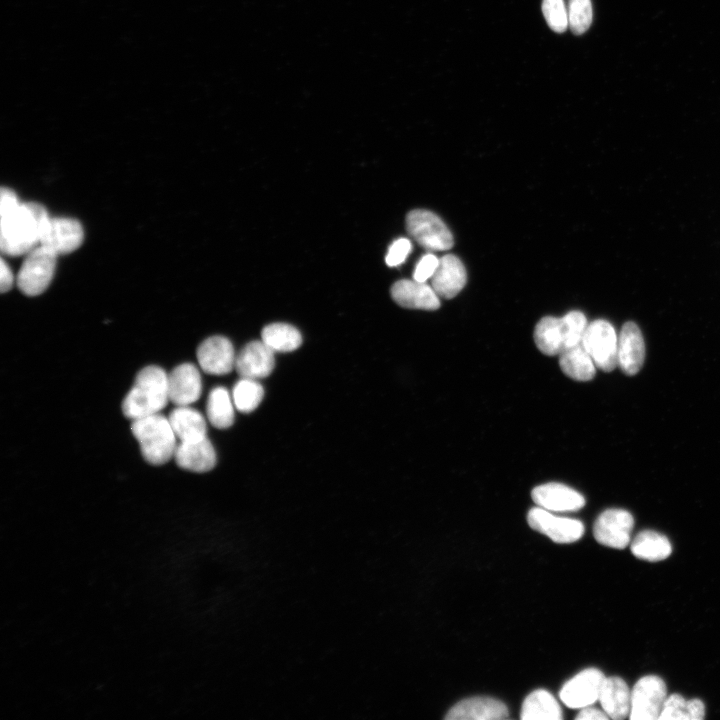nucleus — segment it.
I'll return each instance as SVG.
<instances>
[{
	"instance_id": "nucleus-10",
	"label": "nucleus",
	"mask_w": 720,
	"mask_h": 720,
	"mask_svg": "<svg viewBox=\"0 0 720 720\" xmlns=\"http://www.w3.org/2000/svg\"><path fill=\"white\" fill-rule=\"evenodd\" d=\"M634 526L633 516L624 509H607L594 524V537L598 543L616 549L625 548L630 542Z\"/></svg>"
},
{
	"instance_id": "nucleus-15",
	"label": "nucleus",
	"mask_w": 720,
	"mask_h": 720,
	"mask_svg": "<svg viewBox=\"0 0 720 720\" xmlns=\"http://www.w3.org/2000/svg\"><path fill=\"white\" fill-rule=\"evenodd\" d=\"M169 398L176 406H189L196 402L202 392V378L198 368L183 363L168 374Z\"/></svg>"
},
{
	"instance_id": "nucleus-7",
	"label": "nucleus",
	"mask_w": 720,
	"mask_h": 720,
	"mask_svg": "<svg viewBox=\"0 0 720 720\" xmlns=\"http://www.w3.org/2000/svg\"><path fill=\"white\" fill-rule=\"evenodd\" d=\"M581 345L597 368L610 372L618 365V337L612 324L597 319L587 325Z\"/></svg>"
},
{
	"instance_id": "nucleus-32",
	"label": "nucleus",
	"mask_w": 720,
	"mask_h": 720,
	"mask_svg": "<svg viewBox=\"0 0 720 720\" xmlns=\"http://www.w3.org/2000/svg\"><path fill=\"white\" fill-rule=\"evenodd\" d=\"M542 12L549 27L557 32H564L569 26L568 10L564 0H543Z\"/></svg>"
},
{
	"instance_id": "nucleus-3",
	"label": "nucleus",
	"mask_w": 720,
	"mask_h": 720,
	"mask_svg": "<svg viewBox=\"0 0 720 720\" xmlns=\"http://www.w3.org/2000/svg\"><path fill=\"white\" fill-rule=\"evenodd\" d=\"M587 319L580 311H570L561 318L546 316L535 326L534 341L545 355H560L566 349L581 344Z\"/></svg>"
},
{
	"instance_id": "nucleus-9",
	"label": "nucleus",
	"mask_w": 720,
	"mask_h": 720,
	"mask_svg": "<svg viewBox=\"0 0 720 720\" xmlns=\"http://www.w3.org/2000/svg\"><path fill=\"white\" fill-rule=\"evenodd\" d=\"M527 521L533 530L546 535L556 543L575 542L582 537L585 530L581 521L556 516L539 506L529 510Z\"/></svg>"
},
{
	"instance_id": "nucleus-6",
	"label": "nucleus",
	"mask_w": 720,
	"mask_h": 720,
	"mask_svg": "<svg viewBox=\"0 0 720 720\" xmlns=\"http://www.w3.org/2000/svg\"><path fill=\"white\" fill-rule=\"evenodd\" d=\"M408 234L423 248L430 251H444L454 244L453 235L446 224L435 213L416 209L407 214Z\"/></svg>"
},
{
	"instance_id": "nucleus-33",
	"label": "nucleus",
	"mask_w": 720,
	"mask_h": 720,
	"mask_svg": "<svg viewBox=\"0 0 720 720\" xmlns=\"http://www.w3.org/2000/svg\"><path fill=\"white\" fill-rule=\"evenodd\" d=\"M412 248L411 242L407 238L396 239L388 249L385 257L386 264L390 267L398 266L403 263Z\"/></svg>"
},
{
	"instance_id": "nucleus-17",
	"label": "nucleus",
	"mask_w": 720,
	"mask_h": 720,
	"mask_svg": "<svg viewBox=\"0 0 720 720\" xmlns=\"http://www.w3.org/2000/svg\"><path fill=\"white\" fill-rule=\"evenodd\" d=\"M393 300L409 309L436 310L440 307L438 294L426 282L402 279L391 287Z\"/></svg>"
},
{
	"instance_id": "nucleus-18",
	"label": "nucleus",
	"mask_w": 720,
	"mask_h": 720,
	"mask_svg": "<svg viewBox=\"0 0 720 720\" xmlns=\"http://www.w3.org/2000/svg\"><path fill=\"white\" fill-rule=\"evenodd\" d=\"M645 359V343L639 327L626 322L618 337V366L627 375H635Z\"/></svg>"
},
{
	"instance_id": "nucleus-34",
	"label": "nucleus",
	"mask_w": 720,
	"mask_h": 720,
	"mask_svg": "<svg viewBox=\"0 0 720 720\" xmlns=\"http://www.w3.org/2000/svg\"><path fill=\"white\" fill-rule=\"evenodd\" d=\"M439 264V259L432 253L424 254L417 262L413 279L419 282H426L431 279Z\"/></svg>"
},
{
	"instance_id": "nucleus-1",
	"label": "nucleus",
	"mask_w": 720,
	"mask_h": 720,
	"mask_svg": "<svg viewBox=\"0 0 720 720\" xmlns=\"http://www.w3.org/2000/svg\"><path fill=\"white\" fill-rule=\"evenodd\" d=\"M50 217L37 202L20 203L0 212V248L10 256L27 254L40 244L44 227Z\"/></svg>"
},
{
	"instance_id": "nucleus-2",
	"label": "nucleus",
	"mask_w": 720,
	"mask_h": 720,
	"mask_svg": "<svg viewBox=\"0 0 720 720\" xmlns=\"http://www.w3.org/2000/svg\"><path fill=\"white\" fill-rule=\"evenodd\" d=\"M170 401L168 374L159 366L140 370L122 402L125 417L134 420L160 413Z\"/></svg>"
},
{
	"instance_id": "nucleus-24",
	"label": "nucleus",
	"mask_w": 720,
	"mask_h": 720,
	"mask_svg": "<svg viewBox=\"0 0 720 720\" xmlns=\"http://www.w3.org/2000/svg\"><path fill=\"white\" fill-rule=\"evenodd\" d=\"M524 720H560L562 710L551 693L538 689L530 693L524 700L521 709Z\"/></svg>"
},
{
	"instance_id": "nucleus-16",
	"label": "nucleus",
	"mask_w": 720,
	"mask_h": 720,
	"mask_svg": "<svg viewBox=\"0 0 720 720\" xmlns=\"http://www.w3.org/2000/svg\"><path fill=\"white\" fill-rule=\"evenodd\" d=\"M274 366V351L262 340L249 342L236 355L235 369L244 378H265Z\"/></svg>"
},
{
	"instance_id": "nucleus-26",
	"label": "nucleus",
	"mask_w": 720,
	"mask_h": 720,
	"mask_svg": "<svg viewBox=\"0 0 720 720\" xmlns=\"http://www.w3.org/2000/svg\"><path fill=\"white\" fill-rule=\"evenodd\" d=\"M634 556L648 561H660L671 554V544L666 536L652 530L638 533L631 543Z\"/></svg>"
},
{
	"instance_id": "nucleus-21",
	"label": "nucleus",
	"mask_w": 720,
	"mask_h": 720,
	"mask_svg": "<svg viewBox=\"0 0 720 720\" xmlns=\"http://www.w3.org/2000/svg\"><path fill=\"white\" fill-rule=\"evenodd\" d=\"M176 464L193 472H208L216 465V452L205 437L196 441L179 442L174 454Z\"/></svg>"
},
{
	"instance_id": "nucleus-30",
	"label": "nucleus",
	"mask_w": 720,
	"mask_h": 720,
	"mask_svg": "<svg viewBox=\"0 0 720 720\" xmlns=\"http://www.w3.org/2000/svg\"><path fill=\"white\" fill-rule=\"evenodd\" d=\"M264 389L257 379L242 377L233 387L232 397L237 410L243 413L254 411L261 403Z\"/></svg>"
},
{
	"instance_id": "nucleus-25",
	"label": "nucleus",
	"mask_w": 720,
	"mask_h": 720,
	"mask_svg": "<svg viewBox=\"0 0 720 720\" xmlns=\"http://www.w3.org/2000/svg\"><path fill=\"white\" fill-rule=\"evenodd\" d=\"M559 365L565 375L577 381L593 379L597 368L592 357L581 344L563 351L560 354Z\"/></svg>"
},
{
	"instance_id": "nucleus-31",
	"label": "nucleus",
	"mask_w": 720,
	"mask_h": 720,
	"mask_svg": "<svg viewBox=\"0 0 720 720\" xmlns=\"http://www.w3.org/2000/svg\"><path fill=\"white\" fill-rule=\"evenodd\" d=\"M568 22L574 34H583L593 19L591 0H568Z\"/></svg>"
},
{
	"instance_id": "nucleus-29",
	"label": "nucleus",
	"mask_w": 720,
	"mask_h": 720,
	"mask_svg": "<svg viewBox=\"0 0 720 720\" xmlns=\"http://www.w3.org/2000/svg\"><path fill=\"white\" fill-rule=\"evenodd\" d=\"M704 716L705 705L700 699L686 700L679 694H672L666 698L659 719L701 720Z\"/></svg>"
},
{
	"instance_id": "nucleus-4",
	"label": "nucleus",
	"mask_w": 720,
	"mask_h": 720,
	"mask_svg": "<svg viewBox=\"0 0 720 720\" xmlns=\"http://www.w3.org/2000/svg\"><path fill=\"white\" fill-rule=\"evenodd\" d=\"M131 431L140 445L143 458L162 465L174 458L177 437L168 417L157 413L132 420Z\"/></svg>"
},
{
	"instance_id": "nucleus-13",
	"label": "nucleus",
	"mask_w": 720,
	"mask_h": 720,
	"mask_svg": "<svg viewBox=\"0 0 720 720\" xmlns=\"http://www.w3.org/2000/svg\"><path fill=\"white\" fill-rule=\"evenodd\" d=\"M197 360L205 373L225 375L235 368L236 355L228 338L212 336L198 346Z\"/></svg>"
},
{
	"instance_id": "nucleus-23",
	"label": "nucleus",
	"mask_w": 720,
	"mask_h": 720,
	"mask_svg": "<svg viewBox=\"0 0 720 720\" xmlns=\"http://www.w3.org/2000/svg\"><path fill=\"white\" fill-rule=\"evenodd\" d=\"M168 418L180 442L196 441L207 437L205 418L190 406H177L171 411Z\"/></svg>"
},
{
	"instance_id": "nucleus-36",
	"label": "nucleus",
	"mask_w": 720,
	"mask_h": 720,
	"mask_svg": "<svg viewBox=\"0 0 720 720\" xmlns=\"http://www.w3.org/2000/svg\"><path fill=\"white\" fill-rule=\"evenodd\" d=\"M577 720H593V719H609L608 715L604 711H600L590 706L582 708L579 714L575 717Z\"/></svg>"
},
{
	"instance_id": "nucleus-20",
	"label": "nucleus",
	"mask_w": 720,
	"mask_h": 720,
	"mask_svg": "<svg viewBox=\"0 0 720 720\" xmlns=\"http://www.w3.org/2000/svg\"><path fill=\"white\" fill-rule=\"evenodd\" d=\"M467 274L461 260L447 254L439 259V264L431 277V286L439 297L451 299L465 286Z\"/></svg>"
},
{
	"instance_id": "nucleus-14",
	"label": "nucleus",
	"mask_w": 720,
	"mask_h": 720,
	"mask_svg": "<svg viewBox=\"0 0 720 720\" xmlns=\"http://www.w3.org/2000/svg\"><path fill=\"white\" fill-rule=\"evenodd\" d=\"M531 497L537 506L554 512L577 511L585 505L581 493L557 482L536 486Z\"/></svg>"
},
{
	"instance_id": "nucleus-28",
	"label": "nucleus",
	"mask_w": 720,
	"mask_h": 720,
	"mask_svg": "<svg viewBox=\"0 0 720 720\" xmlns=\"http://www.w3.org/2000/svg\"><path fill=\"white\" fill-rule=\"evenodd\" d=\"M261 340L274 352H291L300 347L302 336L299 330L287 323H271L261 332Z\"/></svg>"
},
{
	"instance_id": "nucleus-5",
	"label": "nucleus",
	"mask_w": 720,
	"mask_h": 720,
	"mask_svg": "<svg viewBox=\"0 0 720 720\" xmlns=\"http://www.w3.org/2000/svg\"><path fill=\"white\" fill-rule=\"evenodd\" d=\"M26 255L17 275V286L23 294L37 296L50 285L58 254L39 244Z\"/></svg>"
},
{
	"instance_id": "nucleus-19",
	"label": "nucleus",
	"mask_w": 720,
	"mask_h": 720,
	"mask_svg": "<svg viewBox=\"0 0 720 720\" xmlns=\"http://www.w3.org/2000/svg\"><path fill=\"white\" fill-rule=\"evenodd\" d=\"M507 706L490 697H472L455 704L446 714L448 720H499L508 718Z\"/></svg>"
},
{
	"instance_id": "nucleus-35",
	"label": "nucleus",
	"mask_w": 720,
	"mask_h": 720,
	"mask_svg": "<svg viewBox=\"0 0 720 720\" xmlns=\"http://www.w3.org/2000/svg\"><path fill=\"white\" fill-rule=\"evenodd\" d=\"M14 282V276L12 270L7 265L5 260L1 259L0 264V290L2 293L9 291L12 288Z\"/></svg>"
},
{
	"instance_id": "nucleus-22",
	"label": "nucleus",
	"mask_w": 720,
	"mask_h": 720,
	"mask_svg": "<svg viewBox=\"0 0 720 720\" xmlns=\"http://www.w3.org/2000/svg\"><path fill=\"white\" fill-rule=\"evenodd\" d=\"M599 701L610 719L622 720L629 717L631 691L622 678L616 676L605 678Z\"/></svg>"
},
{
	"instance_id": "nucleus-8",
	"label": "nucleus",
	"mask_w": 720,
	"mask_h": 720,
	"mask_svg": "<svg viewBox=\"0 0 720 720\" xmlns=\"http://www.w3.org/2000/svg\"><path fill=\"white\" fill-rule=\"evenodd\" d=\"M667 698L665 682L656 675L640 678L631 691L632 720L659 719L663 704Z\"/></svg>"
},
{
	"instance_id": "nucleus-11",
	"label": "nucleus",
	"mask_w": 720,
	"mask_h": 720,
	"mask_svg": "<svg viewBox=\"0 0 720 720\" xmlns=\"http://www.w3.org/2000/svg\"><path fill=\"white\" fill-rule=\"evenodd\" d=\"M605 678L599 669L582 670L563 685L559 693L560 699L570 708L590 706L599 700Z\"/></svg>"
},
{
	"instance_id": "nucleus-27",
	"label": "nucleus",
	"mask_w": 720,
	"mask_h": 720,
	"mask_svg": "<svg viewBox=\"0 0 720 720\" xmlns=\"http://www.w3.org/2000/svg\"><path fill=\"white\" fill-rule=\"evenodd\" d=\"M234 402L225 387L213 388L207 398L206 414L209 422L218 429H226L234 423Z\"/></svg>"
},
{
	"instance_id": "nucleus-12",
	"label": "nucleus",
	"mask_w": 720,
	"mask_h": 720,
	"mask_svg": "<svg viewBox=\"0 0 720 720\" xmlns=\"http://www.w3.org/2000/svg\"><path fill=\"white\" fill-rule=\"evenodd\" d=\"M84 240L81 223L73 218H49L40 240V244L57 254L71 253L78 249Z\"/></svg>"
}]
</instances>
